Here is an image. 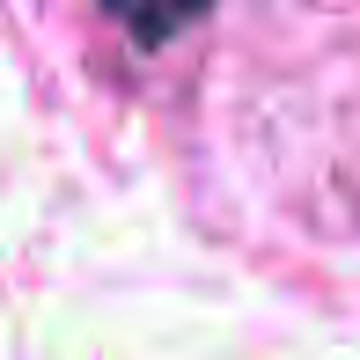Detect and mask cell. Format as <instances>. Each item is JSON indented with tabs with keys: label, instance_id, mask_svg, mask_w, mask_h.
<instances>
[{
	"label": "cell",
	"instance_id": "obj_1",
	"mask_svg": "<svg viewBox=\"0 0 360 360\" xmlns=\"http://www.w3.org/2000/svg\"><path fill=\"white\" fill-rule=\"evenodd\" d=\"M96 8H103L133 44H169L176 30H191L214 0H96Z\"/></svg>",
	"mask_w": 360,
	"mask_h": 360
}]
</instances>
